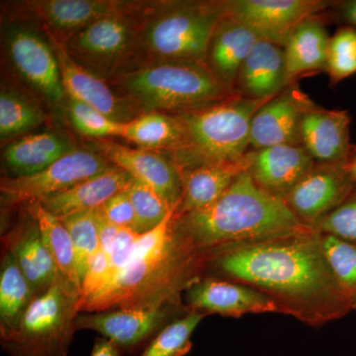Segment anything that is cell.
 Listing matches in <instances>:
<instances>
[{"label": "cell", "mask_w": 356, "mask_h": 356, "mask_svg": "<svg viewBox=\"0 0 356 356\" xmlns=\"http://www.w3.org/2000/svg\"><path fill=\"white\" fill-rule=\"evenodd\" d=\"M211 266L225 277L266 293L288 315L311 325L353 311L325 261L317 229L220 248L212 252Z\"/></svg>", "instance_id": "1"}, {"label": "cell", "mask_w": 356, "mask_h": 356, "mask_svg": "<svg viewBox=\"0 0 356 356\" xmlns=\"http://www.w3.org/2000/svg\"><path fill=\"white\" fill-rule=\"evenodd\" d=\"M175 211L156 228L140 235L127 266L102 291L79 306L81 313L180 303V292L201 277L211 254L178 235L173 228Z\"/></svg>", "instance_id": "2"}, {"label": "cell", "mask_w": 356, "mask_h": 356, "mask_svg": "<svg viewBox=\"0 0 356 356\" xmlns=\"http://www.w3.org/2000/svg\"><path fill=\"white\" fill-rule=\"evenodd\" d=\"M173 228L202 252L315 231L284 200L271 195L248 170L238 175L219 200L205 209L175 214Z\"/></svg>", "instance_id": "3"}, {"label": "cell", "mask_w": 356, "mask_h": 356, "mask_svg": "<svg viewBox=\"0 0 356 356\" xmlns=\"http://www.w3.org/2000/svg\"><path fill=\"white\" fill-rule=\"evenodd\" d=\"M114 84L136 108L179 115L240 95L205 63L156 62L116 77Z\"/></svg>", "instance_id": "4"}, {"label": "cell", "mask_w": 356, "mask_h": 356, "mask_svg": "<svg viewBox=\"0 0 356 356\" xmlns=\"http://www.w3.org/2000/svg\"><path fill=\"white\" fill-rule=\"evenodd\" d=\"M268 100L236 95L177 115L184 123L185 144L170 158L180 172L207 163L243 161L250 151L252 117Z\"/></svg>", "instance_id": "5"}, {"label": "cell", "mask_w": 356, "mask_h": 356, "mask_svg": "<svg viewBox=\"0 0 356 356\" xmlns=\"http://www.w3.org/2000/svg\"><path fill=\"white\" fill-rule=\"evenodd\" d=\"M79 300L81 294L58 276L53 286L34 297L15 329L0 332L2 348L10 356H67Z\"/></svg>", "instance_id": "6"}, {"label": "cell", "mask_w": 356, "mask_h": 356, "mask_svg": "<svg viewBox=\"0 0 356 356\" xmlns=\"http://www.w3.org/2000/svg\"><path fill=\"white\" fill-rule=\"evenodd\" d=\"M222 1L168 2L153 6L144 24L143 42L159 62L205 63Z\"/></svg>", "instance_id": "7"}, {"label": "cell", "mask_w": 356, "mask_h": 356, "mask_svg": "<svg viewBox=\"0 0 356 356\" xmlns=\"http://www.w3.org/2000/svg\"><path fill=\"white\" fill-rule=\"evenodd\" d=\"M115 166L93 149H76L35 175L2 178L1 202L13 207L40 201L72 188Z\"/></svg>", "instance_id": "8"}, {"label": "cell", "mask_w": 356, "mask_h": 356, "mask_svg": "<svg viewBox=\"0 0 356 356\" xmlns=\"http://www.w3.org/2000/svg\"><path fill=\"white\" fill-rule=\"evenodd\" d=\"M334 1L322 0H228L224 13L266 40L284 47L297 26L312 16L325 13Z\"/></svg>", "instance_id": "9"}, {"label": "cell", "mask_w": 356, "mask_h": 356, "mask_svg": "<svg viewBox=\"0 0 356 356\" xmlns=\"http://www.w3.org/2000/svg\"><path fill=\"white\" fill-rule=\"evenodd\" d=\"M6 47L21 79L51 104L67 102L57 55L50 40L34 28L14 25L6 34Z\"/></svg>", "instance_id": "10"}, {"label": "cell", "mask_w": 356, "mask_h": 356, "mask_svg": "<svg viewBox=\"0 0 356 356\" xmlns=\"http://www.w3.org/2000/svg\"><path fill=\"white\" fill-rule=\"evenodd\" d=\"M181 303L154 308L113 309L79 313L76 331L90 330L112 341L121 351H132L154 337L179 313Z\"/></svg>", "instance_id": "11"}, {"label": "cell", "mask_w": 356, "mask_h": 356, "mask_svg": "<svg viewBox=\"0 0 356 356\" xmlns=\"http://www.w3.org/2000/svg\"><path fill=\"white\" fill-rule=\"evenodd\" d=\"M91 149L129 175L154 189L172 209H177L182 197L179 168L170 154L142 147H130L111 140H92Z\"/></svg>", "instance_id": "12"}, {"label": "cell", "mask_w": 356, "mask_h": 356, "mask_svg": "<svg viewBox=\"0 0 356 356\" xmlns=\"http://www.w3.org/2000/svg\"><path fill=\"white\" fill-rule=\"evenodd\" d=\"M187 310L238 318L248 314H286L273 297L254 287L215 277H200L185 290Z\"/></svg>", "instance_id": "13"}, {"label": "cell", "mask_w": 356, "mask_h": 356, "mask_svg": "<svg viewBox=\"0 0 356 356\" xmlns=\"http://www.w3.org/2000/svg\"><path fill=\"white\" fill-rule=\"evenodd\" d=\"M137 31L135 16H106L72 33L63 44L77 63L89 65L88 70H107L130 50Z\"/></svg>", "instance_id": "14"}, {"label": "cell", "mask_w": 356, "mask_h": 356, "mask_svg": "<svg viewBox=\"0 0 356 356\" xmlns=\"http://www.w3.org/2000/svg\"><path fill=\"white\" fill-rule=\"evenodd\" d=\"M355 188L346 166L315 163L284 202L302 222L314 227L341 205Z\"/></svg>", "instance_id": "15"}, {"label": "cell", "mask_w": 356, "mask_h": 356, "mask_svg": "<svg viewBox=\"0 0 356 356\" xmlns=\"http://www.w3.org/2000/svg\"><path fill=\"white\" fill-rule=\"evenodd\" d=\"M48 38L57 55L63 86L67 98L76 100L107 115L120 123H127L137 117V108L115 92L106 81L77 63L65 50L64 44L55 34L49 31Z\"/></svg>", "instance_id": "16"}, {"label": "cell", "mask_w": 356, "mask_h": 356, "mask_svg": "<svg viewBox=\"0 0 356 356\" xmlns=\"http://www.w3.org/2000/svg\"><path fill=\"white\" fill-rule=\"evenodd\" d=\"M311 102L295 83L264 103L252 117L250 151L280 145L302 146V116Z\"/></svg>", "instance_id": "17"}, {"label": "cell", "mask_w": 356, "mask_h": 356, "mask_svg": "<svg viewBox=\"0 0 356 356\" xmlns=\"http://www.w3.org/2000/svg\"><path fill=\"white\" fill-rule=\"evenodd\" d=\"M350 123L346 110L325 109L312 102L302 116V146L315 163L346 165L356 147L350 143Z\"/></svg>", "instance_id": "18"}, {"label": "cell", "mask_w": 356, "mask_h": 356, "mask_svg": "<svg viewBox=\"0 0 356 356\" xmlns=\"http://www.w3.org/2000/svg\"><path fill=\"white\" fill-rule=\"evenodd\" d=\"M247 156L248 172L257 184L283 200L315 163L305 147L294 145L248 151Z\"/></svg>", "instance_id": "19"}, {"label": "cell", "mask_w": 356, "mask_h": 356, "mask_svg": "<svg viewBox=\"0 0 356 356\" xmlns=\"http://www.w3.org/2000/svg\"><path fill=\"white\" fill-rule=\"evenodd\" d=\"M26 6L46 23L49 31L67 36L106 16H135L147 8L138 2L114 0H41L27 2Z\"/></svg>", "instance_id": "20"}, {"label": "cell", "mask_w": 356, "mask_h": 356, "mask_svg": "<svg viewBox=\"0 0 356 356\" xmlns=\"http://www.w3.org/2000/svg\"><path fill=\"white\" fill-rule=\"evenodd\" d=\"M3 245L4 250L17 261L34 296L53 286L60 276L57 266L44 245L38 225L25 209L15 227L4 236Z\"/></svg>", "instance_id": "21"}, {"label": "cell", "mask_w": 356, "mask_h": 356, "mask_svg": "<svg viewBox=\"0 0 356 356\" xmlns=\"http://www.w3.org/2000/svg\"><path fill=\"white\" fill-rule=\"evenodd\" d=\"M287 86L283 47L259 39L241 67L236 92L252 99H270Z\"/></svg>", "instance_id": "22"}, {"label": "cell", "mask_w": 356, "mask_h": 356, "mask_svg": "<svg viewBox=\"0 0 356 356\" xmlns=\"http://www.w3.org/2000/svg\"><path fill=\"white\" fill-rule=\"evenodd\" d=\"M259 40L252 30L224 13L211 39L205 64L224 86L236 92L241 67Z\"/></svg>", "instance_id": "23"}, {"label": "cell", "mask_w": 356, "mask_h": 356, "mask_svg": "<svg viewBox=\"0 0 356 356\" xmlns=\"http://www.w3.org/2000/svg\"><path fill=\"white\" fill-rule=\"evenodd\" d=\"M245 158L236 163H207L182 170V197L175 215L205 209L226 193L238 175L248 170Z\"/></svg>", "instance_id": "24"}, {"label": "cell", "mask_w": 356, "mask_h": 356, "mask_svg": "<svg viewBox=\"0 0 356 356\" xmlns=\"http://www.w3.org/2000/svg\"><path fill=\"white\" fill-rule=\"evenodd\" d=\"M322 14L312 16L297 26L284 50L285 69L289 86L301 77L325 72L330 39Z\"/></svg>", "instance_id": "25"}, {"label": "cell", "mask_w": 356, "mask_h": 356, "mask_svg": "<svg viewBox=\"0 0 356 356\" xmlns=\"http://www.w3.org/2000/svg\"><path fill=\"white\" fill-rule=\"evenodd\" d=\"M76 149L65 134H31L9 143L2 153L9 177H29L46 170L54 163Z\"/></svg>", "instance_id": "26"}, {"label": "cell", "mask_w": 356, "mask_h": 356, "mask_svg": "<svg viewBox=\"0 0 356 356\" xmlns=\"http://www.w3.org/2000/svg\"><path fill=\"white\" fill-rule=\"evenodd\" d=\"M133 177L118 166L74 185L72 188L38 201L44 209L57 217L72 213L97 209L109 198L125 191Z\"/></svg>", "instance_id": "27"}, {"label": "cell", "mask_w": 356, "mask_h": 356, "mask_svg": "<svg viewBox=\"0 0 356 356\" xmlns=\"http://www.w3.org/2000/svg\"><path fill=\"white\" fill-rule=\"evenodd\" d=\"M121 138L142 149L172 154L184 146L185 129L177 115L146 112L123 124Z\"/></svg>", "instance_id": "28"}, {"label": "cell", "mask_w": 356, "mask_h": 356, "mask_svg": "<svg viewBox=\"0 0 356 356\" xmlns=\"http://www.w3.org/2000/svg\"><path fill=\"white\" fill-rule=\"evenodd\" d=\"M22 206L38 225L44 245L57 266L58 275L72 290L81 294V286L77 275L74 245L64 222L44 209L38 201H32Z\"/></svg>", "instance_id": "29"}, {"label": "cell", "mask_w": 356, "mask_h": 356, "mask_svg": "<svg viewBox=\"0 0 356 356\" xmlns=\"http://www.w3.org/2000/svg\"><path fill=\"white\" fill-rule=\"evenodd\" d=\"M34 297L17 261L4 250L0 267V332L17 327Z\"/></svg>", "instance_id": "30"}, {"label": "cell", "mask_w": 356, "mask_h": 356, "mask_svg": "<svg viewBox=\"0 0 356 356\" xmlns=\"http://www.w3.org/2000/svg\"><path fill=\"white\" fill-rule=\"evenodd\" d=\"M41 106L15 90L3 88L0 92V137L8 140L39 127L44 121Z\"/></svg>", "instance_id": "31"}, {"label": "cell", "mask_w": 356, "mask_h": 356, "mask_svg": "<svg viewBox=\"0 0 356 356\" xmlns=\"http://www.w3.org/2000/svg\"><path fill=\"white\" fill-rule=\"evenodd\" d=\"M205 314L188 311L166 325L151 339L140 356H185L191 351L192 334Z\"/></svg>", "instance_id": "32"}, {"label": "cell", "mask_w": 356, "mask_h": 356, "mask_svg": "<svg viewBox=\"0 0 356 356\" xmlns=\"http://www.w3.org/2000/svg\"><path fill=\"white\" fill-rule=\"evenodd\" d=\"M58 218L64 222L72 238L76 254L77 275L81 286L90 261L100 250L95 210L81 211Z\"/></svg>", "instance_id": "33"}, {"label": "cell", "mask_w": 356, "mask_h": 356, "mask_svg": "<svg viewBox=\"0 0 356 356\" xmlns=\"http://www.w3.org/2000/svg\"><path fill=\"white\" fill-rule=\"evenodd\" d=\"M320 241L325 261L356 311V245L321 233Z\"/></svg>", "instance_id": "34"}, {"label": "cell", "mask_w": 356, "mask_h": 356, "mask_svg": "<svg viewBox=\"0 0 356 356\" xmlns=\"http://www.w3.org/2000/svg\"><path fill=\"white\" fill-rule=\"evenodd\" d=\"M135 212V228L138 235L152 231L165 221L172 209L165 198L143 182L134 179L127 187Z\"/></svg>", "instance_id": "35"}, {"label": "cell", "mask_w": 356, "mask_h": 356, "mask_svg": "<svg viewBox=\"0 0 356 356\" xmlns=\"http://www.w3.org/2000/svg\"><path fill=\"white\" fill-rule=\"evenodd\" d=\"M67 118L76 132L92 140L121 137L123 124L113 120L99 110L67 98L65 102Z\"/></svg>", "instance_id": "36"}, {"label": "cell", "mask_w": 356, "mask_h": 356, "mask_svg": "<svg viewBox=\"0 0 356 356\" xmlns=\"http://www.w3.org/2000/svg\"><path fill=\"white\" fill-rule=\"evenodd\" d=\"M325 72L332 86L356 74V28L343 26L331 37Z\"/></svg>", "instance_id": "37"}, {"label": "cell", "mask_w": 356, "mask_h": 356, "mask_svg": "<svg viewBox=\"0 0 356 356\" xmlns=\"http://www.w3.org/2000/svg\"><path fill=\"white\" fill-rule=\"evenodd\" d=\"M318 233L331 235L356 245V186L336 209L314 226Z\"/></svg>", "instance_id": "38"}, {"label": "cell", "mask_w": 356, "mask_h": 356, "mask_svg": "<svg viewBox=\"0 0 356 356\" xmlns=\"http://www.w3.org/2000/svg\"><path fill=\"white\" fill-rule=\"evenodd\" d=\"M107 221L119 227L133 229L135 228V212L127 188L118 192L96 209ZM135 232V231H134Z\"/></svg>", "instance_id": "39"}, {"label": "cell", "mask_w": 356, "mask_h": 356, "mask_svg": "<svg viewBox=\"0 0 356 356\" xmlns=\"http://www.w3.org/2000/svg\"><path fill=\"white\" fill-rule=\"evenodd\" d=\"M325 15H331L332 20L344 26L356 28V0L334 1L331 8L325 11Z\"/></svg>", "instance_id": "40"}, {"label": "cell", "mask_w": 356, "mask_h": 356, "mask_svg": "<svg viewBox=\"0 0 356 356\" xmlns=\"http://www.w3.org/2000/svg\"><path fill=\"white\" fill-rule=\"evenodd\" d=\"M122 351L112 341L100 337L95 341L90 356H122Z\"/></svg>", "instance_id": "41"}, {"label": "cell", "mask_w": 356, "mask_h": 356, "mask_svg": "<svg viewBox=\"0 0 356 356\" xmlns=\"http://www.w3.org/2000/svg\"><path fill=\"white\" fill-rule=\"evenodd\" d=\"M344 166H346V170H348V175H350L353 184H355L356 186V147L350 161H348V163Z\"/></svg>", "instance_id": "42"}]
</instances>
